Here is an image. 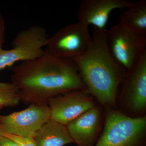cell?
<instances>
[{"mask_svg": "<svg viewBox=\"0 0 146 146\" xmlns=\"http://www.w3.org/2000/svg\"><path fill=\"white\" fill-rule=\"evenodd\" d=\"M11 78L21 101L30 104L47 103L52 97L85 88L72 60L56 57L46 50L36 59L13 67Z\"/></svg>", "mask_w": 146, "mask_h": 146, "instance_id": "obj_1", "label": "cell"}, {"mask_svg": "<svg viewBox=\"0 0 146 146\" xmlns=\"http://www.w3.org/2000/svg\"><path fill=\"white\" fill-rule=\"evenodd\" d=\"M105 30L102 31L94 28L88 48L72 60L76 64L89 94L107 108L116 109L118 89L125 78L127 72L110 52Z\"/></svg>", "mask_w": 146, "mask_h": 146, "instance_id": "obj_2", "label": "cell"}, {"mask_svg": "<svg viewBox=\"0 0 146 146\" xmlns=\"http://www.w3.org/2000/svg\"><path fill=\"white\" fill-rule=\"evenodd\" d=\"M103 131L94 146H146V116L132 117L107 108Z\"/></svg>", "mask_w": 146, "mask_h": 146, "instance_id": "obj_3", "label": "cell"}, {"mask_svg": "<svg viewBox=\"0 0 146 146\" xmlns=\"http://www.w3.org/2000/svg\"><path fill=\"white\" fill-rule=\"evenodd\" d=\"M108 48L112 57L127 72L146 52V36L118 23L105 31Z\"/></svg>", "mask_w": 146, "mask_h": 146, "instance_id": "obj_4", "label": "cell"}, {"mask_svg": "<svg viewBox=\"0 0 146 146\" xmlns=\"http://www.w3.org/2000/svg\"><path fill=\"white\" fill-rule=\"evenodd\" d=\"M48 39L45 29L38 25L21 31L12 40L11 49L0 50V71L18 61L34 60L42 56Z\"/></svg>", "mask_w": 146, "mask_h": 146, "instance_id": "obj_5", "label": "cell"}, {"mask_svg": "<svg viewBox=\"0 0 146 146\" xmlns=\"http://www.w3.org/2000/svg\"><path fill=\"white\" fill-rule=\"evenodd\" d=\"M91 40L89 27L78 21L63 27L49 37L46 51L56 57L72 59L85 52Z\"/></svg>", "mask_w": 146, "mask_h": 146, "instance_id": "obj_6", "label": "cell"}, {"mask_svg": "<svg viewBox=\"0 0 146 146\" xmlns=\"http://www.w3.org/2000/svg\"><path fill=\"white\" fill-rule=\"evenodd\" d=\"M50 119L47 103L33 104L27 108L9 115H0V131L32 137Z\"/></svg>", "mask_w": 146, "mask_h": 146, "instance_id": "obj_7", "label": "cell"}, {"mask_svg": "<svg viewBox=\"0 0 146 146\" xmlns=\"http://www.w3.org/2000/svg\"><path fill=\"white\" fill-rule=\"evenodd\" d=\"M121 98L132 117L144 116L146 110V52L127 72Z\"/></svg>", "mask_w": 146, "mask_h": 146, "instance_id": "obj_8", "label": "cell"}, {"mask_svg": "<svg viewBox=\"0 0 146 146\" xmlns=\"http://www.w3.org/2000/svg\"><path fill=\"white\" fill-rule=\"evenodd\" d=\"M86 88L67 92L50 98L47 102L50 119L67 126L96 106Z\"/></svg>", "mask_w": 146, "mask_h": 146, "instance_id": "obj_9", "label": "cell"}, {"mask_svg": "<svg viewBox=\"0 0 146 146\" xmlns=\"http://www.w3.org/2000/svg\"><path fill=\"white\" fill-rule=\"evenodd\" d=\"M132 3L127 0H84L78 11V21L103 31L112 11L127 8Z\"/></svg>", "mask_w": 146, "mask_h": 146, "instance_id": "obj_10", "label": "cell"}, {"mask_svg": "<svg viewBox=\"0 0 146 146\" xmlns=\"http://www.w3.org/2000/svg\"><path fill=\"white\" fill-rule=\"evenodd\" d=\"M101 113L95 106L73 120L67 126L74 143L77 146H94L98 141Z\"/></svg>", "mask_w": 146, "mask_h": 146, "instance_id": "obj_11", "label": "cell"}, {"mask_svg": "<svg viewBox=\"0 0 146 146\" xmlns=\"http://www.w3.org/2000/svg\"><path fill=\"white\" fill-rule=\"evenodd\" d=\"M36 146H64L74 143L67 126L50 119L33 137Z\"/></svg>", "mask_w": 146, "mask_h": 146, "instance_id": "obj_12", "label": "cell"}, {"mask_svg": "<svg viewBox=\"0 0 146 146\" xmlns=\"http://www.w3.org/2000/svg\"><path fill=\"white\" fill-rule=\"evenodd\" d=\"M119 23L127 28L146 36V1L132 2L123 12Z\"/></svg>", "mask_w": 146, "mask_h": 146, "instance_id": "obj_13", "label": "cell"}, {"mask_svg": "<svg viewBox=\"0 0 146 146\" xmlns=\"http://www.w3.org/2000/svg\"><path fill=\"white\" fill-rule=\"evenodd\" d=\"M21 101L18 89L13 83L0 82V106L14 107Z\"/></svg>", "mask_w": 146, "mask_h": 146, "instance_id": "obj_14", "label": "cell"}, {"mask_svg": "<svg viewBox=\"0 0 146 146\" xmlns=\"http://www.w3.org/2000/svg\"><path fill=\"white\" fill-rule=\"evenodd\" d=\"M0 135L9 138L18 146H36L33 137L13 135L0 131Z\"/></svg>", "mask_w": 146, "mask_h": 146, "instance_id": "obj_15", "label": "cell"}, {"mask_svg": "<svg viewBox=\"0 0 146 146\" xmlns=\"http://www.w3.org/2000/svg\"><path fill=\"white\" fill-rule=\"evenodd\" d=\"M5 21L0 13V50L3 49L5 42Z\"/></svg>", "mask_w": 146, "mask_h": 146, "instance_id": "obj_16", "label": "cell"}, {"mask_svg": "<svg viewBox=\"0 0 146 146\" xmlns=\"http://www.w3.org/2000/svg\"><path fill=\"white\" fill-rule=\"evenodd\" d=\"M0 146H18L9 138L0 135Z\"/></svg>", "mask_w": 146, "mask_h": 146, "instance_id": "obj_17", "label": "cell"}, {"mask_svg": "<svg viewBox=\"0 0 146 146\" xmlns=\"http://www.w3.org/2000/svg\"><path fill=\"white\" fill-rule=\"evenodd\" d=\"M4 107H2V106H0V110H1L2 109H3V108Z\"/></svg>", "mask_w": 146, "mask_h": 146, "instance_id": "obj_18", "label": "cell"}]
</instances>
